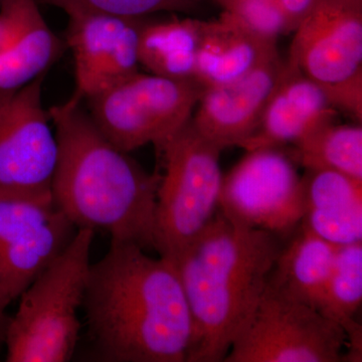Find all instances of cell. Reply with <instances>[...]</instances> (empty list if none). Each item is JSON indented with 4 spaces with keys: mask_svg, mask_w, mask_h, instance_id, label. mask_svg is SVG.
I'll list each match as a JSON object with an SVG mask.
<instances>
[{
    "mask_svg": "<svg viewBox=\"0 0 362 362\" xmlns=\"http://www.w3.org/2000/svg\"><path fill=\"white\" fill-rule=\"evenodd\" d=\"M146 252L111 240L90 264L82 307L99 361H187L192 322L177 271Z\"/></svg>",
    "mask_w": 362,
    "mask_h": 362,
    "instance_id": "6da1fadb",
    "label": "cell"
},
{
    "mask_svg": "<svg viewBox=\"0 0 362 362\" xmlns=\"http://www.w3.org/2000/svg\"><path fill=\"white\" fill-rule=\"evenodd\" d=\"M82 102L73 95L49 109L59 147L54 204L77 228L102 230L111 240L154 250L160 175L147 173L109 141Z\"/></svg>",
    "mask_w": 362,
    "mask_h": 362,
    "instance_id": "7a4b0ae2",
    "label": "cell"
},
{
    "mask_svg": "<svg viewBox=\"0 0 362 362\" xmlns=\"http://www.w3.org/2000/svg\"><path fill=\"white\" fill-rule=\"evenodd\" d=\"M279 235L220 211L175 265L192 322L187 362H220L247 327L281 250Z\"/></svg>",
    "mask_w": 362,
    "mask_h": 362,
    "instance_id": "3957f363",
    "label": "cell"
},
{
    "mask_svg": "<svg viewBox=\"0 0 362 362\" xmlns=\"http://www.w3.org/2000/svg\"><path fill=\"white\" fill-rule=\"evenodd\" d=\"M94 230L78 228L51 265L21 293L7 324L6 361H70L80 337Z\"/></svg>",
    "mask_w": 362,
    "mask_h": 362,
    "instance_id": "277c9868",
    "label": "cell"
},
{
    "mask_svg": "<svg viewBox=\"0 0 362 362\" xmlns=\"http://www.w3.org/2000/svg\"><path fill=\"white\" fill-rule=\"evenodd\" d=\"M157 149L163 173L157 189L154 251L175 264L218 213L223 150L195 129L192 119Z\"/></svg>",
    "mask_w": 362,
    "mask_h": 362,
    "instance_id": "5b68a950",
    "label": "cell"
},
{
    "mask_svg": "<svg viewBox=\"0 0 362 362\" xmlns=\"http://www.w3.org/2000/svg\"><path fill=\"white\" fill-rule=\"evenodd\" d=\"M204 89L192 81L138 71L87 100L98 129L124 152L159 146L192 119Z\"/></svg>",
    "mask_w": 362,
    "mask_h": 362,
    "instance_id": "8992f818",
    "label": "cell"
},
{
    "mask_svg": "<svg viewBox=\"0 0 362 362\" xmlns=\"http://www.w3.org/2000/svg\"><path fill=\"white\" fill-rule=\"evenodd\" d=\"M346 347L339 324L267 282L251 320L223 361L339 362Z\"/></svg>",
    "mask_w": 362,
    "mask_h": 362,
    "instance_id": "52a82bcc",
    "label": "cell"
},
{
    "mask_svg": "<svg viewBox=\"0 0 362 362\" xmlns=\"http://www.w3.org/2000/svg\"><path fill=\"white\" fill-rule=\"evenodd\" d=\"M296 163L281 147L247 151L223 176L218 211L235 225L277 235L291 233L304 214Z\"/></svg>",
    "mask_w": 362,
    "mask_h": 362,
    "instance_id": "ba28073f",
    "label": "cell"
},
{
    "mask_svg": "<svg viewBox=\"0 0 362 362\" xmlns=\"http://www.w3.org/2000/svg\"><path fill=\"white\" fill-rule=\"evenodd\" d=\"M44 75L0 90V190L52 192L59 147L42 100Z\"/></svg>",
    "mask_w": 362,
    "mask_h": 362,
    "instance_id": "9c48e42d",
    "label": "cell"
},
{
    "mask_svg": "<svg viewBox=\"0 0 362 362\" xmlns=\"http://www.w3.org/2000/svg\"><path fill=\"white\" fill-rule=\"evenodd\" d=\"M287 61L325 90L362 76V0H316Z\"/></svg>",
    "mask_w": 362,
    "mask_h": 362,
    "instance_id": "30bf717a",
    "label": "cell"
},
{
    "mask_svg": "<svg viewBox=\"0 0 362 362\" xmlns=\"http://www.w3.org/2000/svg\"><path fill=\"white\" fill-rule=\"evenodd\" d=\"M283 66L278 52L239 80L204 89L192 117L195 129L221 150L240 147L258 127Z\"/></svg>",
    "mask_w": 362,
    "mask_h": 362,
    "instance_id": "8fae6325",
    "label": "cell"
},
{
    "mask_svg": "<svg viewBox=\"0 0 362 362\" xmlns=\"http://www.w3.org/2000/svg\"><path fill=\"white\" fill-rule=\"evenodd\" d=\"M338 114L322 86L284 59L258 127L240 148L250 151L294 145L318 126L335 120Z\"/></svg>",
    "mask_w": 362,
    "mask_h": 362,
    "instance_id": "7c38bea8",
    "label": "cell"
},
{
    "mask_svg": "<svg viewBox=\"0 0 362 362\" xmlns=\"http://www.w3.org/2000/svg\"><path fill=\"white\" fill-rule=\"evenodd\" d=\"M59 49L37 0H0V90L16 89L45 74Z\"/></svg>",
    "mask_w": 362,
    "mask_h": 362,
    "instance_id": "4fadbf2b",
    "label": "cell"
},
{
    "mask_svg": "<svg viewBox=\"0 0 362 362\" xmlns=\"http://www.w3.org/2000/svg\"><path fill=\"white\" fill-rule=\"evenodd\" d=\"M277 42L223 11L204 21L194 82L204 90L235 82L278 52Z\"/></svg>",
    "mask_w": 362,
    "mask_h": 362,
    "instance_id": "5bb4252c",
    "label": "cell"
},
{
    "mask_svg": "<svg viewBox=\"0 0 362 362\" xmlns=\"http://www.w3.org/2000/svg\"><path fill=\"white\" fill-rule=\"evenodd\" d=\"M301 225L337 246L362 240V180L305 169Z\"/></svg>",
    "mask_w": 362,
    "mask_h": 362,
    "instance_id": "9a60e30c",
    "label": "cell"
},
{
    "mask_svg": "<svg viewBox=\"0 0 362 362\" xmlns=\"http://www.w3.org/2000/svg\"><path fill=\"white\" fill-rule=\"evenodd\" d=\"M77 230L58 209L44 223L0 250V301L6 308L66 249Z\"/></svg>",
    "mask_w": 362,
    "mask_h": 362,
    "instance_id": "2e32d148",
    "label": "cell"
},
{
    "mask_svg": "<svg viewBox=\"0 0 362 362\" xmlns=\"http://www.w3.org/2000/svg\"><path fill=\"white\" fill-rule=\"evenodd\" d=\"M338 247L302 226L296 237L281 250L269 284L285 296L318 310Z\"/></svg>",
    "mask_w": 362,
    "mask_h": 362,
    "instance_id": "e0dca14e",
    "label": "cell"
},
{
    "mask_svg": "<svg viewBox=\"0 0 362 362\" xmlns=\"http://www.w3.org/2000/svg\"><path fill=\"white\" fill-rule=\"evenodd\" d=\"M204 21L175 18L143 23L138 47L140 66L160 77L194 82Z\"/></svg>",
    "mask_w": 362,
    "mask_h": 362,
    "instance_id": "ac0fdd59",
    "label": "cell"
},
{
    "mask_svg": "<svg viewBox=\"0 0 362 362\" xmlns=\"http://www.w3.org/2000/svg\"><path fill=\"white\" fill-rule=\"evenodd\" d=\"M69 16L66 44L75 69V96L87 100L103 70L117 40L133 18H116L95 13H76Z\"/></svg>",
    "mask_w": 362,
    "mask_h": 362,
    "instance_id": "d6986e66",
    "label": "cell"
},
{
    "mask_svg": "<svg viewBox=\"0 0 362 362\" xmlns=\"http://www.w3.org/2000/svg\"><path fill=\"white\" fill-rule=\"evenodd\" d=\"M362 301V240L338 247L318 311L344 329L345 361H361V326L356 315Z\"/></svg>",
    "mask_w": 362,
    "mask_h": 362,
    "instance_id": "ffe728a7",
    "label": "cell"
},
{
    "mask_svg": "<svg viewBox=\"0 0 362 362\" xmlns=\"http://www.w3.org/2000/svg\"><path fill=\"white\" fill-rule=\"evenodd\" d=\"M294 157L305 169L331 170L362 180V126L338 124L337 119L318 126L295 143Z\"/></svg>",
    "mask_w": 362,
    "mask_h": 362,
    "instance_id": "44dd1931",
    "label": "cell"
},
{
    "mask_svg": "<svg viewBox=\"0 0 362 362\" xmlns=\"http://www.w3.org/2000/svg\"><path fill=\"white\" fill-rule=\"evenodd\" d=\"M58 7L68 16L95 13L124 18H142L157 13H189L204 0H37Z\"/></svg>",
    "mask_w": 362,
    "mask_h": 362,
    "instance_id": "7402d4cb",
    "label": "cell"
},
{
    "mask_svg": "<svg viewBox=\"0 0 362 362\" xmlns=\"http://www.w3.org/2000/svg\"><path fill=\"white\" fill-rule=\"evenodd\" d=\"M255 32L278 40L293 33V28L276 0H213Z\"/></svg>",
    "mask_w": 362,
    "mask_h": 362,
    "instance_id": "603a6c76",
    "label": "cell"
},
{
    "mask_svg": "<svg viewBox=\"0 0 362 362\" xmlns=\"http://www.w3.org/2000/svg\"><path fill=\"white\" fill-rule=\"evenodd\" d=\"M276 1L284 13L294 33L298 25L310 13L316 0H276Z\"/></svg>",
    "mask_w": 362,
    "mask_h": 362,
    "instance_id": "cb8c5ba5",
    "label": "cell"
},
{
    "mask_svg": "<svg viewBox=\"0 0 362 362\" xmlns=\"http://www.w3.org/2000/svg\"><path fill=\"white\" fill-rule=\"evenodd\" d=\"M9 317L6 315V307L0 301V347L6 341V333Z\"/></svg>",
    "mask_w": 362,
    "mask_h": 362,
    "instance_id": "d4e9b609",
    "label": "cell"
}]
</instances>
